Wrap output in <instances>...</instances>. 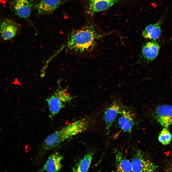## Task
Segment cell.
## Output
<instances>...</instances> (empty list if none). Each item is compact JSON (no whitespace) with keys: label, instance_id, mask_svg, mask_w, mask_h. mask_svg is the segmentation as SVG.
<instances>
[{"label":"cell","instance_id":"14","mask_svg":"<svg viewBox=\"0 0 172 172\" xmlns=\"http://www.w3.org/2000/svg\"><path fill=\"white\" fill-rule=\"evenodd\" d=\"M161 20H159L154 24L147 26L142 32L145 38L155 40L160 37L161 33Z\"/></svg>","mask_w":172,"mask_h":172},{"label":"cell","instance_id":"10","mask_svg":"<svg viewBox=\"0 0 172 172\" xmlns=\"http://www.w3.org/2000/svg\"><path fill=\"white\" fill-rule=\"evenodd\" d=\"M61 0H41L36 6L39 13L46 15L52 13L61 4Z\"/></svg>","mask_w":172,"mask_h":172},{"label":"cell","instance_id":"11","mask_svg":"<svg viewBox=\"0 0 172 172\" xmlns=\"http://www.w3.org/2000/svg\"><path fill=\"white\" fill-rule=\"evenodd\" d=\"M17 28L12 21L6 19L2 22L0 26L1 36L4 40L10 39L16 35Z\"/></svg>","mask_w":172,"mask_h":172},{"label":"cell","instance_id":"1","mask_svg":"<svg viewBox=\"0 0 172 172\" xmlns=\"http://www.w3.org/2000/svg\"><path fill=\"white\" fill-rule=\"evenodd\" d=\"M101 37L93 26L87 25L69 33L63 48L67 53L76 56L91 57Z\"/></svg>","mask_w":172,"mask_h":172},{"label":"cell","instance_id":"9","mask_svg":"<svg viewBox=\"0 0 172 172\" xmlns=\"http://www.w3.org/2000/svg\"><path fill=\"white\" fill-rule=\"evenodd\" d=\"M16 14L21 18L27 19L30 16L32 4L29 0H12Z\"/></svg>","mask_w":172,"mask_h":172},{"label":"cell","instance_id":"6","mask_svg":"<svg viewBox=\"0 0 172 172\" xmlns=\"http://www.w3.org/2000/svg\"><path fill=\"white\" fill-rule=\"evenodd\" d=\"M63 157V156L58 152L52 154L48 156L44 165L38 171H59L62 167L61 161Z\"/></svg>","mask_w":172,"mask_h":172},{"label":"cell","instance_id":"3","mask_svg":"<svg viewBox=\"0 0 172 172\" xmlns=\"http://www.w3.org/2000/svg\"><path fill=\"white\" fill-rule=\"evenodd\" d=\"M64 89H59L47 99L50 112L49 117L52 118L65 107L66 104L74 98Z\"/></svg>","mask_w":172,"mask_h":172},{"label":"cell","instance_id":"17","mask_svg":"<svg viewBox=\"0 0 172 172\" xmlns=\"http://www.w3.org/2000/svg\"><path fill=\"white\" fill-rule=\"evenodd\" d=\"M166 128H165L162 130L158 137L159 141L164 145L169 144L172 138L171 133Z\"/></svg>","mask_w":172,"mask_h":172},{"label":"cell","instance_id":"13","mask_svg":"<svg viewBox=\"0 0 172 172\" xmlns=\"http://www.w3.org/2000/svg\"><path fill=\"white\" fill-rule=\"evenodd\" d=\"M119 0H90L89 9L91 13L104 11L118 2Z\"/></svg>","mask_w":172,"mask_h":172},{"label":"cell","instance_id":"2","mask_svg":"<svg viewBox=\"0 0 172 172\" xmlns=\"http://www.w3.org/2000/svg\"><path fill=\"white\" fill-rule=\"evenodd\" d=\"M89 122L88 118H84L67 124L49 135L41 145L38 157L42 158L49 150L86 130L89 126Z\"/></svg>","mask_w":172,"mask_h":172},{"label":"cell","instance_id":"12","mask_svg":"<svg viewBox=\"0 0 172 172\" xmlns=\"http://www.w3.org/2000/svg\"><path fill=\"white\" fill-rule=\"evenodd\" d=\"M160 48V46L157 42H149L143 46L142 50V54L145 59L151 61L158 56Z\"/></svg>","mask_w":172,"mask_h":172},{"label":"cell","instance_id":"5","mask_svg":"<svg viewBox=\"0 0 172 172\" xmlns=\"http://www.w3.org/2000/svg\"><path fill=\"white\" fill-rule=\"evenodd\" d=\"M154 115L161 125L165 128H168L172 123V106L164 104L158 106Z\"/></svg>","mask_w":172,"mask_h":172},{"label":"cell","instance_id":"15","mask_svg":"<svg viewBox=\"0 0 172 172\" xmlns=\"http://www.w3.org/2000/svg\"><path fill=\"white\" fill-rule=\"evenodd\" d=\"M115 153L117 171L118 172L132 171L131 162L126 159L120 151H116Z\"/></svg>","mask_w":172,"mask_h":172},{"label":"cell","instance_id":"16","mask_svg":"<svg viewBox=\"0 0 172 172\" xmlns=\"http://www.w3.org/2000/svg\"><path fill=\"white\" fill-rule=\"evenodd\" d=\"M93 156V153L89 152L85 155L72 168L73 172H87L90 167Z\"/></svg>","mask_w":172,"mask_h":172},{"label":"cell","instance_id":"7","mask_svg":"<svg viewBox=\"0 0 172 172\" xmlns=\"http://www.w3.org/2000/svg\"><path fill=\"white\" fill-rule=\"evenodd\" d=\"M119 114L118 121L119 127L124 132L131 133L134 124L133 113L130 110L122 109Z\"/></svg>","mask_w":172,"mask_h":172},{"label":"cell","instance_id":"4","mask_svg":"<svg viewBox=\"0 0 172 172\" xmlns=\"http://www.w3.org/2000/svg\"><path fill=\"white\" fill-rule=\"evenodd\" d=\"M133 172H153L157 166L146 158L141 151L137 150L131 162Z\"/></svg>","mask_w":172,"mask_h":172},{"label":"cell","instance_id":"8","mask_svg":"<svg viewBox=\"0 0 172 172\" xmlns=\"http://www.w3.org/2000/svg\"><path fill=\"white\" fill-rule=\"evenodd\" d=\"M122 109L118 103L115 102L108 107L104 113V118L107 134L112 124L118 114H120Z\"/></svg>","mask_w":172,"mask_h":172}]
</instances>
